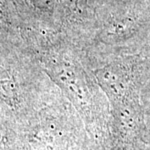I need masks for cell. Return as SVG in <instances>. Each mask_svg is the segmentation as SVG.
I'll return each instance as SVG.
<instances>
[{"label":"cell","instance_id":"cell-1","mask_svg":"<svg viewBox=\"0 0 150 150\" xmlns=\"http://www.w3.org/2000/svg\"><path fill=\"white\" fill-rule=\"evenodd\" d=\"M97 79L103 88L110 95H118L121 92V76L113 66H107L95 73Z\"/></svg>","mask_w":150,"mask_h":150},{"label":"cell","instance_id":"cell-2","mask_svg":"<svg viewBox=\"0 0 150 150\" xmlns=\"http://www.w3.org/2000/svg\"><path fill=\"white\" fill-rule=\"evenodd\" d=\"M0 97L5 100H14L16 97L15 85L2 68H0Z\"/></svg>","mask_w":150,"mask_h":150},{"label":"cell","instance_id":"cell-3","mask_svg":"<svg viewBox=\"0 0 150 150\" xmlns=\"http://www.w3.org/2000/svg\"><path fill=\"white\" fill-rule=\"evenodd\" d=\"M57 78L59 79L60 82H62L64 84L67 86L74 85L76 81V76L74 69L67 65H62L59 66L56 70Z\"/></svg>","mask_w":150,"mask_h":150}]
</instances>
